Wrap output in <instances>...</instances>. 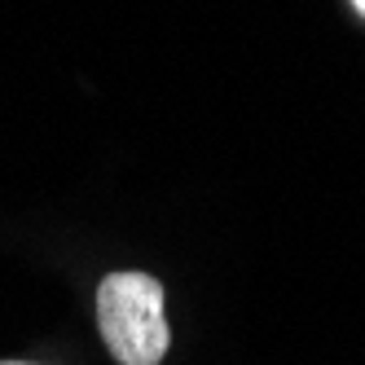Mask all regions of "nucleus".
<instances>
[{
	"label": "nucleus",
	"instance_id": "1",
	"mask_svg": "<svg viewBox=\"0 0 365 365\" xmlns=\"http://www.w3.org/2000/svg\"><path fill=\"white\" fill-rule=\"evenodd\" d=\"M97 326L123 365H159L168 352L163 286L145 273H110L97 291Z\"/></svg>",
	"mask_w": 365,
	"mask_h": 365
},
{
	"label": "nucleus",
	"instance_id": "2",
	"mask_svg": "<svg viewBox=\"0 0 365 365\" xmlns=\"http://www.w3.org/2000/svg\"><path fill=\"white\" fill-rule=\"evenodd\" d=\"M352 5H356V14H365V0H352Z\"/></svg>",
	"mask_w": 365,
	"mask_h": 365
},
{
	"label": "nucleus",
	"instance_id": "3",
	"mask_svg": "<svg viewBox=\"0 0 365 365\" xmlns=\"http://www.w3.org/2000/svg\"><path fill=\"white\" fill-rule=\"evenodd\" d=\"M9 365H18V361H9Z\"/></svg>",
	"mask_w": 365,
	"mask_h": 365
}]
</instances>
